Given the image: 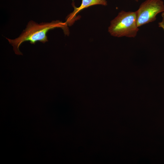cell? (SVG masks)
Listing matches in <instances>:
<instances>
[{"label": "cell", "instance_id": "6da1fadb", "mask_svg": "<svg viewBox=\"0 0 164 164\" xmlns=\"http://www.w3.org/2000/svg\"><path fill=\"white\" fill-rule=\"evenodd\" d=\"M61 28L67 33V24L59 20L53 21L50 22L38 24L33 21H30L25 29L19 36L13 39L6 38L13 47L15 54L22 55L19 49V46L23 42L29 41L31 44H35L37 41L44 43L48 41L46 35L48 31L56 28Z\"/></svg>", "mask_w": 164, "mask_h": 164}, {"label": "cell", "instance_id": "7a4b0ae2", "mask_svg": "<svg viewBox=\"0 0 164 164\" xmlns=\"http://www.w3.org/2000/svg\"><path fill=\"white\" fill-rule=\"evenodd\" d=\"M139 30L135 12L121 11L111 22L108 32L111 35L120 37H135Z\"/></svg>", "mask_w": 164, "mask_h": 164}, {"label": "cell", "instance_id": "3957f363", "mask_svg": "<svg viewBox=\"0 0 164 164\" xmlns=\"http://www.w3.org/2000/svg\"><path fill=\"white\" fill-rule=\"evenodd\" d=\"M164 11V5L161 0H146L135 11L137 26L142 25L155 20L156 16Z\"/></svg>", "mask_w": 164, "mask_h": 164}, {"label": "cell", "instance_id": "277c9868", "mask_svg": "<svg viewBox=\"0 0 164 164\" xmlns=\"http://www.w3.org/2000/svg\"><path fill=\"white\" fill-rule=\"evenodd\" d=\"M98 5L106 6L107 5V1L106 0H82L81 4L78 7H76L73 4L74 10L67 17L65 22L67 25L71 26L77 19L76 15L78 12L85 8Z\"/></svg>", "mask_w": 164, "mask_h": 164}, {"label": "cell", "instance_id": "5b68a950", "mask_svg": "<svg viewBox=\"0 0 164 164\" xmlns=\"http://www.w3.org/2000/svg\"><path fill=\"white\" fill-rule=\"evenodd\" d=\"M136 2H138V0H135Z\"/></svg>", "mask_w": 164, "mask_h": 164}]
</instances>
